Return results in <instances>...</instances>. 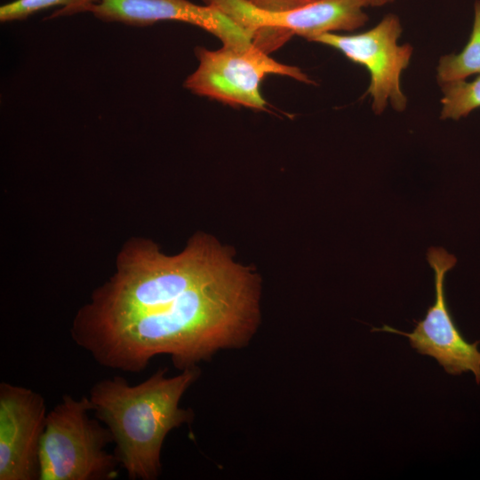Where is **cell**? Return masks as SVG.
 <instances>
[{
    "label": "cell",
    "mask_w": 480,
    "mask_h": 480,
    "mask_svg": "<svg viewBox=\"0 0 480 480\" xmlns=\"http://www.w3.org/2000/svg\"><path fill=\"white\" fill-rule=\"evenodd\" d=\"M259 321V285L231 260L206 282L171 303L77 339L100 365L140 372L158 355L181 369L215 352L244 346Z\"/></svg>",
    "instance_id": "cell-1"
},
{
    "label": "cell",
    "mask_w": 480,
    "mask_h": 480,
    "mask_svg": "<svg viewBox=\"0 0 480 480\" xmlns=\"http://www.w3.org/2000/svg\"><path fill=\"white\" fill-rule=\"evenodd\" d=\"M230 261L222 248L204 236L175 256L164 255L152 244H134L122 254L116 275L77 313L71 337L76 340L162 308L214 276Z\"/></svg>",
    "instance_id": "cell-2"
},
{
    "label": "cell",
    "mask_w": 480,
    "mask_h": 480,
    "mask_svg": "<svg viewBox=\"0 0 480 480\" xmlns=\"http://www.w3.org/2000/svg\"><path fill=\"white\" fill-rule=\"evenodd\" d=\"M158 369L144 381L130 385L115 376L96 382L89 400L95 417L110 431L114 454L132 480H155L161 472V450L168 433L193 418L180 401L197 380L199 369L166 377Z\"/></svg>",
    "instance_id": "cell-3"
},
{
    "label": "cell",
    "mask_w": 480,
    "mask_h": 480,
    "mask_svg": "<svg viewBox=\"0 0 480 480\" xmlns=\"http://www.w3.org/2000/svg\"><path fill=\"white\" fill-rule=\"evenodd\" d=\"M92 411L88 396L64 395L46 417L39 452V480H113L119 462L106 451L109 429Z\"/></svg>",
    "instance_id": "cell-4"
},
{
    "label": "cell",
    "mask_w": 480,
    "mask_h": 480,
    "mask_svg": "<svg viewBox=\"0 0 480 480\" xmlns=\"http://www.w3.org/2000/svg\"><path fill=\"white\" fill-rule=\"evenodd\" d=\"M199 65L184 82V87L229 105L265 109L260 84L268 75H279L313 83L299 68L280 63L255 44L245 48L222 46L210 51L195 48Z\"/></svg>",
    "instance_id": "cell-5"
},
{
    "label": "cell",
    "mask_w": 480,
    "mask_h": 480,
    "mask_svg": "<svg viewBox=\"0 0 480 480\" xmlns=\"http://www.w3.org/2000/svg\"><path fill=\"white\" fill-rule=\"evenodd\" d=\"M221 11L253 36L254 44L268 52L292 35L310 41L333 31H352L368 20L361 0H318L284 12L256 9L243 0H202Z\"/></svg>",
    "instance_id": "cell-6"
},
{
    "label": "cell",
    "mask_w": 480,
    "mask_h": 480,
    "mask_svg": "<svg viewBox=\"0 0 480 480\" xmlns=\"http://www.w3.org/2000/svg\"><path fill=\"white\" fill-rule=\"evenodd\" d=\"M401 33L398 17L388 14L365 32L353 35L329 32L312 41L340 51L349 60L367 69L371 77L367 93L372 98L373 111L380 114L388 100L397 111H403L406 107V98L400 88V76L409 65L412 47L408 44H397Z\"/></svg>",
    "instance_id": "cell-7"
},
{
    "label": "cell",
    "mask_w": 480,
    "mask_h": 480,
    "mask_svg": "<svg viewBox=\"0 0 480 480\" xmlns=\"http://www.w3.org/2000/svg\"><path fill=\"white\" fill-rule=\"evenodd\" d=\"M427 260L434 270L435 302L412 332H404L388 325L373 328L407 337L412 348L420 355L435 358L444 370L452 375L471 372L480 384V340L469 343L458 330L448 308L444 282L446 273L456 264L455 256L442 247H430Z\"/></svg>",
    "instance_id": "cell-8"
},
{
    "label": "cell",
    "mask_w": 480,
    "mask_h": 480,
    "mask_svg": "<svg viewBox=\"0 0 480 480\" xmlns=\"http://www.w3.org/2000/svg\"><path fill=\"white\" fill-rule=\"evenodd\" d=\"M47 413L41 394L0 383V480L39 479V452Z\"/></svg>",
    "instance_id": "cell-9"
},
{
    "label": "cell",
    "mask_w": 480,
    "mask_h": 480,
    "mask_svg": "<svg viewBox=\"0 0 480 480\" xmlns=\"http://www.w3.org/2000/svg\"><path fill=\"white\" fill-rule=\"evenodd\" d=\"M105 22L145 27L162 20H178L214 35L224 46L245 48L253 36L214 6L188 0H99L87 11Z\"/></svg>",
    "instance_id": "cell-10"
},
{
    "label": "cell",
    "mask_w": 480,
    "mask_h": 480,
    "mask_svg": "<svg viewBox=\"0 0 480 480\" xmlns=\"http://www.w3.org/2000/svg\"><path fill=\"white\" fill-rule=\"evenodd\" d=\"M480 75V1L474 5V22L468 44L459 54L443 56L437 67L439 84Z\"/></svg>",
    "instance_id": "cell-11"
},
{
    "label": "cell",
    "mask_w": 480,
    "mask_h": 480,
    "mask_svg": "<svg viewBox=\"0 0 480 480\" xmlns=\"http://www.w3.org/2000/svg\"><path fill=\"white\" fill-rule=\"evenodd\" d=\"M99 0H14L0 7V21L23 20L44 10L58 7L48 19L71 16L85 12L87 8Z\"/></svg>",
    "instance_id": "cell-12"
},
{
    "label": "cell",
    "mask_w": 480,
    "mask_h": 480,
    "mask_svg": "<svg viewBox=\"0 0 480 480\" xmlns=\"http://www.w3.org/2000/svg\"><path fill=\"white\" fill-rule=\"evenodd\" d=\"M440 85L444 93L442 119L458 120L480 107V75L472 82L456 80Z\"/></svg>",
    "instance_id": "cell-13"
},
{
    "label": "cell",
    "mask_w": 480,
    "mask_h": 480,
    "mask_svg": "<svg viewBox=\"0 0 480 480\" xmlns=\"http://www.w3.org/2000/svg\"><path fill=\"white\" fill-rule=\"evenodd\" d=\"M252 7L268 12H284L308 5L318 0H243Z\"/></svg>",
    "instance_id": "cell-14"
},
{
    "label": "cell",
    "mask_w": 480,
    "mask_h": 480,
    "mask_svg": "<svg viewBox=\"0 0 480 480\" xmlns=\"http://www.w3.org/2000/svg\"><path fill=\"white\" fill-rule=\"evenodd\" d=\"M394 0H361L364 6H382L386 4L392 3Z\"/></svg>",
    "instance_id": "cell-15"
}]
</instances>
